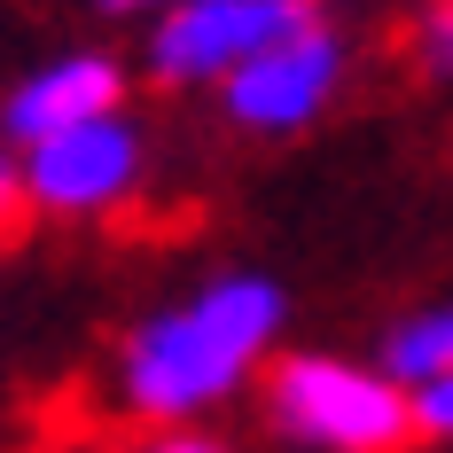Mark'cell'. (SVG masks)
<instances>
[{
    "instance_id": "obj_9",
    "label": "cell",
    "mask_w": 453,
    "mask_h": 453,
    "mask_svg": "<svg viewBox=\"0 0 453 453\" xmlns=\"http://www.w3.org/2000/svg\"><path fill=\"white\" fill-rule=\"evenodd\" d=\"M16 211H24V180H16V157L0 149V226L16 219Z\"/></svg>"
},
{
    "instance_id": "obj_2",
    "label": "cell",
    "mask_w": 453,
    "mask_h": 453,
    "mask_svg": "<svg viewBox=\"0 0 453 453\" xmlns=\"http://www.w3.org/2000/svg\"><path fill=\"white\" fill-rule=\"evenodd\" d=\"M266 407L281 422V438L320 446V453H399L414 438L407 391L391 375H367V367L336 360V352L281 360L266 383Z\"/></svg>"
},
{
    "instance_id": "obj_7",
    "label": "cell",
    "mask_w": 453,
    "mask_h": 453,
    "mask_svg": "<svg viewBox=\"0 0 453 453\" xmlns=\"http://www.w3.org/2000/svg\"><path fill=\"white\" fill-rule=\"evenodd\" d=\"M383 375H391L399 391L453 375V313H446V305H430V313H407L391 336H383Z\"/></svg>"
},
{
    "instance_id": "obj_8",
    "label": "cell",
    "mask_w": 453,
    "mask_h": 453,
    "mask_svg": "<svg viewBox=\"0 0 453 453\" xmlns=\"http://www.w3.org/2000/svg\"><path fill=\"white\" fill-rule=\"evenodd\" d=\"M407 422H414V430H430V438L446 430V422H453V375H438V383H414V391H407Z\"/></svg>"
},
{
    "instance_id": "obj_11",
    "label": "cell",
    "mask_w": 453,
    "mask_h": 453,
    "mask_svg": "<svg viewBox=\"0 0 453 453\" xmlns=\"http://www.w3.org/2000/svg\"><path fill=\"white\" fill-rule=\"evenodd\" d=\"M141 453H226V446H211V438H157V446H141Z\"/></svg>"
},
{
    "instance_id": "obj_4",
    "label": "cell",
    "mask_w": 453,
    "mask_h": 453,
    "mask_svg": "<svg viewBox=\"0 0 453 453\" xmlns=\"http://www.w3.org/2000/svg\"><path fill=\"white\" fill-rule=\"evenodd\" d=\"M16 180H24V203H47V211H110V203H126L141 180L134 118L118 110V118H94V126L32 141Z\"/></svg>"
},
{
    "instance_id": "obj_3",
    "label": "cell",
    "mask_w": 453,
    "mask_h": 453,
    "mask_svg": "<svg viewBox=\"0 0 453 453\" xmlns=\"http://www.w3.org/2000/svg\"><path fill=\"white\" fill-rule=\"evenodd\" d=\"M313 24V0H180L149 32V71L165 87H226L242 63Z\"/></svg>"
},
{
    "instance_id": "obj_6",
    "label": "cell",
    "mask_w": 453,
    "mask_h": 453,
    "mask_svg": "<svg viewBox=\"0 0 453 453\" xmlns=\"http://www.w3.org/2000/svg\"><path fill=\"white\" fill-rule=\"evenodd\" d=\"M126 110V71L110 55H63L32 71L24 87L0 102V134L8 141H47V134H71V126H94V118H118Z\"/></svg>"
},
{
    "instance_id": "obj_10",
    "label": "cell",
    "mask_w": 453,
    "mask_h": 453,
    "mask_svg": "<svg viewBox=\"0 0 453 453\" xmlns=\"http://www.w3.org/2000/svg\"><path fill=\"white\" fill-rule=\"evenodd\" d=\"M422 47H430V71H446V8L422 24Z\"/></svg>"
},
{
    "instance_id": "obj_5",
    "label": "cell",
    "mask_w": 453,
    "mask_h": 453,
    "mask_svg": "<svg viewBox=\"0 0 453 453\" xmlns=\"http://www.w3.org/2000/svg\"><path fill=\"white\" fill-rule=\"evenodd\" d=\"M336 87H344V40L305 24L281 47H266L258 63H242L219 94H226L234 126H250V134H297V126H313L320 110L336 102Z\"/></svg>"
},
{
    "instance_id": "obj_12",
    "label": "cell",
    "mask_w": 453,
    "mask_h": 453,
    "mask_svg": "<svg viewBox=\"0 0 453 453\" xmlns=\"http://www.w3.org/2000/svg\"><path fill=\"white\" fill-rule=\"evenodd\" d=\"M102 8H118V16H126V8H180V0H102Z\"/></svg>"
},
{
    "instance_id": "obj_1",
    "label": "cell",
    "mask_w": 453,
    "mask_h": 453,
    "mask_svg": "<svg viewBox=\"0 0 453 453\" xmlns=\"http://www.w3.org/2000/svg\"><path fill=\"white\" fill-rule=\"evenodd\" d=\"M281 281L266 273H219L196 297L149 313L126 336L118 360V399L149 422H188V414L219 407L226 391H242V375L266 360V344L281 336Z\"/></svg>"
}]
</instances>
